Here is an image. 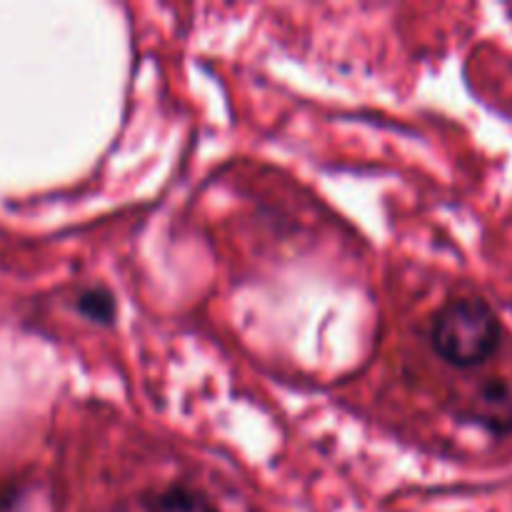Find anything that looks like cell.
Returning a JSON list of instances; mask_svg holds the SVG:
<instances>
[{
	"label": "cell",
	"instance_id": "6da1fadb",
	"mask_svg": "<svg viewBox=\"0 0 512 512\" xmlns=\"http://www.w3.org/2000/svg\"><path fill=\"white\" fill-rule=\"evenodd\" d=\"M428 345L435 358L453 370L483 368L503 343V325L488 300L453 295L430 315Z\"/></svg>",
	"mask_w": 512,
	"mask_h": 512
},
{
	"label": "cell",
	"instance_id": "277c9868",
	"mask_svg": "<svg viewBox=\"0 0 512 512\" xmlns=\"http://www.w3.org/2000/svg\"><path fill=\"white\" fill-rule=\"evenodd\" d=\"M75 310L93 323H113L115 300L108 290L88 288L75 298Z\"/></svg>",
	"mask_w": 512,
	"mask_h": 512
},
{
	"label": "cell",
	"instance_id": "7a4b0ae2",
	"mask_svg": "<svg viewBox=\"0 0 512 512\" xmlns=\"http://www.w3.org/2000/svg\"><path fill=\"white\" fill-rule=\"evenodd\" d=\"M473 423L483 425L495 435L510 433L512 430V380L488 378L480 380L473 398L465 408Z\"/></svg>",
	"mask_w": 512,
	"mask_h": 512
},
{
	"label": "cell",
	"instance_id": "3957f363",
	"mask_svg": "<svg viewBox=\"0 0 512 512\" xmlns=\"http://www.w3.org/2000/svg\"><path fill=\"white\" fill-rule=\"evenodd\" d=\"M143 512H220L213 495L193 480H168L140 495Z\"/></svg>",
	"mask_w": 512,
	"mask_h": 512
}]
</instances>
